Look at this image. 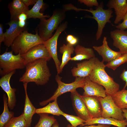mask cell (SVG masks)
I'll return each instance as SVG.
<instances>
[{
    "label": "cell",
    "mask_w": 127,
    "mask_h": 127,
    "mask_svg": "<svg viewBox=\"0 0 127 127\" xmlns=\"http://www.w3.org/2000/svg\"><path fill=\"white\" fill-rule=\"evenodd\" d=\"M111 96L119 107L121 109H127V90L123 89L119 90Z\"/></svg>",
    "instance_id": "cell-27"
},
{
    "label": "cell",
    "mask_w": 127,
    "mask_h": 127,
    "mask_svg": "<svg viewBox=\"0 0 127 127\" xmlns=\"http://www.w3.org/2000/svg\"><path fill=\"white\" fill-rule=\"evenodd\" d=\"M44 5L42 0H37V2L30 10L26 12L27 19L30 18H39L40 19L45 18H49V16L44 15L40 12V11Z\"/></svg>",
    "instance_id": "cell-26"
},
{
    "label": "cell",
    "mask_w": 127,
    "mask_h": 127,
    "mask_svg": "<svg viewBox=\"0 0 127 127\" xmlns=\"http://www.w3.org/2000/svg\"><path fill=\"white\" fill-rule=\"evenodd\" d=\"M106 67L104 62L96 57L94 68L88 76L91 81L104 87L107 95L112 96L119 90L120 86L106 73Z\"/></svg>",
    "instance_id": "cell-2"
},
{
    "label": "cell",
    "mask_w": 127,
    "mask_h": 127,
    "mask_svg": "<svg viewBox=\"0 0 127 127\" xmlns=\"http://www.w3.org/2000/svg\"><path fill=\"white\" fill-rule=\"evenodd\" d=\"M84 92L83 96H96L104 98L106 96L105 90L102 85L91 81L88 76L85 77L83 88Z\"/></svg>",
    "instance_id": "cell-15"
},
{
    "label": "cell",
    "mask_w": 127,
    "mask_h": 127,
    "mask_svg": "<svg viewBox=\"0 0 127 127\" xmlns=\"http://www.w3.org/2000/svg\"><path fill=\"white\" fill-rule=\"evenodd\" d=\"M123 112V115L124 118L126 119V120L127 121V109H122Z\"/></svg>",
    "instance_id": "cell-43"
},
{
    "label": "cell",
    "mask_w": 127,
    "mask_h": 127,
    "mask_svg": "<svg viewBox=\"0 0 127 127\" xmlns=\"http://www.w3.org/2000/svg\"><path fill=\"white\" fill-rule=\"evenodd\" d=\"M5 39V36L3 32V27L2 25L0 24V46L2 42H4Z\"/></svg>",
    "instance_id": "cell-36"
},
{
    "label": "cell",
    "mask_w": 127,
    "mask_h": 127,
    "mask_svg": "<svg viewBox=\"0 0 127 127\" xmlns=\"http://www.w3.org/2000/svg\"><path fill=\"white\" fill-rule=\"evenodd\" d=\"M57 99H55L52 103L49 102L48 105L44 107L36 109V113L50 114L59 116L62 115L64 112L61 110L58 106Z\"/></svg>",
    "instance_id": "cell-25"
},
{
    "label": "cell",
    "mask_w": 127,
    "mask_h": 127,
    "mask_svg": "<svg viewBox=\"0 0 127 127\" xmlns=\"http://www.w3.org/2000/svg\"><path fill=\"white\" fill-rule=\"evenodd\" d=\"M75 36L71 35H69L67 36L66 38V40L68 43H69L73 39Z\"/></svg>",
    "instance_id": "cell-42"
},
{
    "label": "cell",
    "mask_w": 127,
    "mask_h": 127,
    "mask_svg": "<svg viewBox=\"0 0 127 127\" xmlns=\"http://www.w3.org/2000/svg\"><path fill=\"white\" fill-rule=\"evenodd\" d=\"M36 34L29 33L25 29L14 40L11 46L12 50L17 55L20 53L21 55L25 54L31 48L44 42L39 35L37 28Z\"/></svg>",
    "instance_id": "cell-4"
},
{
    "label": "cell",
    "mask_w": 127,
    "mask_h": 127,
    "mask_svg": "<svg viewBox=\"0 0 127 127\" xmlns=\"http://www.w3.org/2000/svg\"><path fill=\"white\" fill-rule=\"evenodd\" d=\"M127 62V53H124L119 57L108 62L105 65L106 67L115 70L121 65Z\"/></svg>",
    "instance_id": "cell-31"
},
{
    "label": "cell",
    "mask_w": 127,
    "mask_h": 127,
    "mask_svg": "<svg viewBox=\"0 0 127 127\" xmlns=\"http://www.w3.org/2000/svg\"><path fill=\"white\" fill-rule=\"evenodd\" d=\"M27 19V16L25 13H21L18 17L19 20L26 21Z\"/></svg>",
    "instance_id": "cell-39"
},
{
    "label": "cell",
    "mask_w": 127,
    "mask_h": 127,
    "mask_svg": "<svg viewBox=\"0 0 127 127\" xmlns=\"http://www.w3.org/2000/svg\"><path fill=\"white\" fill-rule=\"evenodd\" d=\"M8 7L10 14V21L18 20V17L20 14L25 13L29 10L28 7L21 0H13L8 4Z\"/></svg>",
    "instance_id": "cell-21"
},
{
    "label": "cell",
    "mask_w": 127,
    "mask_h": 127,
    "mask_svg": "<svg viewBox=\"0 0 127 127\" xmlns=\"http://www.w3.org/2000/svg\"><path fill=\"white\" fill-rule=\"evenodd\" d=\"M80 3H83L88 7H92L93 6L96 7L99 5V4L96 0H78Z\"/></svg>",
    "instance_id": "cell-33"
},
{
    "label": "cell",
    "mask_w": 127,
    "mask_h": 127,
    "mask_svg": "<svg viewBox=\"0 0 127 127\" xmlns=\"http://www.w3.org/2000/svg\"><path fill=\"white\" fill-rule=\"evenodd\" d=\"M75 48L73 46L68 43L66 44H63L60 47L59 51L62 54V56L61 63L59 68L60 73L62 72L64 66L70 60L71 55L74 52Z\"/></svg>",
    "instance_id": "cell-24"
},
{
    "label": "cell",
    "mask_w": 127,
    "mask_h": 127,
    "mask_svg": "<svg viewBox=\"0 0 127 127\" xmlns=\"http://www.w3.org/2000/svg\"><path fill=\"white\" fill-rule=\"evenodd\" d=\"M103 7V3L101 2L94 10L91 8L89 9L78 8L75 7L73 8V10L77 12L85 11L92 13L93 16L90 17L95 19L98 24V29L95 35L96 38L97 40L101 37L103 29L106 24L107 23H111L110 19L113 16L112 15L113 12L112 9H104Z\"/></svg>",
    "instance_id": "cell-6"
},
{
    "label": "cell",
    "mask_w": 127,
    "mask_h": 127,
    "mask_svg": "<svg viewBox=\"0 0 127 127\" xmlns=\"http://www.w3.org/2000/svg\"><path fill=\"white\" fill-rule=\"evenodd\" d=\"M16 70L2 76L0 79V86L6 93L8 97V106L10 110L13 109L16 105V99L15 92L16 89L12 88L10 85V81L12 75Z\"/></svg>",
    "instance_id": "cell-12"
},
{
    "label": "cell",
    "mask_w": 127,
    "mask_h": 127,
    "mask_svg": "<svg viewBox=\"0 0 127 127\" xmlns=\"http://www.w3.org/2000/svg\"><path fill=\"white\" fill-rule=\"evenodd\" d=\"M66 11L63 8H56L53 11L52 15L48 19L45 18L40 20L38 25L39 35L44 41L53 36V33L56 30L66 17Z\"/></svg>",
    "instance_id": "cell-3"
},
{
    "label": "cell",
    "mask_w": 127,
    "mask_h": 127,
    "mask_svg": "<svg viewBox=\"0 0 127 127\" xmlns=\"http://www.w3.org/2000/svg\"><path fill=\"white\" fill-rule=\"evenodd\" d=\"M26 21L23 20H19L18 24L19 26L21 28H24L26 27Z\"/></svg>",
    "instance_id": "cell-40"
},
{
    "label": "cell",
    "mask_w": 127,
    "mask_h": 127,
    "mask_svg": "<svg viewBox=\"0 0 127 127\" xmlns=\"http://www.w3.org/2000/svg\"><path fill=\"white\" fill-rule=\"evenodd\" d=\"M89 126H85L83 127H110L111 125L102 124H98V125H89ZM67 127H73L71 126L70 124H68L67 126Z\"/></svg>",
    "instance_id": "cell-37"
},
{
    "label": "cell",
    "mask_w": 127,
    "mask_h": 127,
    "mask_svg": "<svg viewBox=\"0 0 127 127\" xmlns=\"http://www.w3.org/2000/svg\"><path fill=\"white\" fill-rule=\"evenodd\" d=\"M95 124L112 125L118 127H127V121L126 119L119 120L111 117L103 118L101 117L86 120L85 123L81 126Z\"/></svg>",
    "instance_id": "cell-20"
},
{
    "label": "cell",
    "mask_w": 127,
    "mask_h": 127,
    "mask_svg": "<svg viewBox=\"0 0 127 127\" xmlns=\"http://www.w3.org/2000/svg\"><path fill=\"white\" fill-rule=\"evenodd\" d=\"M123 22L115 26L116 28L119 29L124 30L127 29V13L125 16Z\"/></svg>",
    "instance_id": "cell-34"
},
{
    "label": "cell",
    "mask_w": 127,
    "mask_h": 127,
    "mask_svg": "<svg viewBox=\"0 0 127 127\" xmlns=\"http://www.w3.org/2000/svg\"><path fill=\"white\" fill-rule=\"evenodd\" d=\"M78 39L77 38L74 37L73 40L68 43L71 45L74 46L77 44L78 42Z\"/></svg>",
    "instance_id": "cell-41"
},
{
    "label": "cell",
    "mask_w": 127,
    "mask_h": 127,
    "mask_svg": "<svg viewBox=\"0 0 127 127\" xmlns=\"http://www.w3.org/2000/svg\"><path fill=\"white\" fill-rule=\"evenodd\" d=\"M47 61L45 59H40L28 63L25 66V72L20 78L19 81L27 83L34 82L38 85L45 84L51 75Z\"/></svg>",
    "instance_id": "cell-1"
},
{
    "label": "cell",
    "mask_w": 127,
    "mask_h": 127,
    "mask_svg": "<svg viewBox=\"0 0 127 127\" xmlns=\"http://www.w3.org/2000/svg\"><path fill=\"white\" fill-rule=\"evenodd\" d=\"M21 56L25 60L26 65L31 62L38 59H45L49 61L52 58L43 43L34 46L25 54Z\"/></svg>",
    "instance_id": "cell-10"
},
{
    "label": "cell",
    "mask_w": 127,
    "mask_h": 127,
    "mask_svg": "<svg viewBox=\"0 0 127 127\" xmlns=\"http://www.w3.org/2000/svg\"><path fill=\"white\" fill-rule=\"evenodd\" d=\"M4 127H28L23 113L19 116L12 117Z\"/></svg>",
    "instance_id": "cell-30"
},
{
    "label": "cell",
    "mask_w": 127,
    "mask_h": 127,
    "mask_svg": "<svg viewBox=\"0 0 127 127\" xmlns=\"http://www.w3.org/2000/svg\"><path fill=\"white\" fill-rule=\"evenodd\" d=\"M62 115L67 119L70 123L71 126L73 127H77L79 125L81 126L86 121V120L78 116L69 115L64 112L63 113Z\"/></svg>",
    "instance_id": "cell-32"
},
{
    "label": "cell",
    "mask_w": 127,
    "mask_h": 127,
    "mask_svg": "<svg viewBox=\"0 0 127 127\" xmlns=\"http://www.w3.org/2000/svg\"></svg>",
    "instance_id": "cell-45"
},
{
    "label": "cell",
    "mask_w": 127,
    "mask_h": 127,
    "mask_svg": "<svg viewBox=\"0 0 127 127\" xmlns=\"http://www.w3.org/2000/svg\"><path fill=\"white\" fill-rule=\"evenodd\" d=\"M67 21L62 23L56 30L54 35L49 39L44 42L43 44L48 51L55 65L57 74H60L59 68L61 63L58 59L57 52L58 40L61 33L67 28Z\"/></svg>",
    "instance_id": "cell-8"
},
{
    "label": "cell",
    "mask_w": 127,
    "mask_h": 127,
    "mask_svg": "<svg viewBox=\"0 0 127 127\" xmlns=\"http://www.w3.org/2000/svg\"><path fill=\"white\" fill-rule=\"evenodd\" d=\"M96 58L95 57L77 64V66L71 70L72 76L84 78L88 76L94 68Z\"/></svg>",
    "instance_id": "cell-14"
},
{
    "label": "cell",
    "mask_w": 127,
    "mask_h": 127,
    "mask_svg": "<svg viewBox=\"0 0 127 127\" xmlns=\"http://www.w3.org/2000/svg\"><path fill=\"white\" fill-rule=\"evenodd\" d=\"M62 78L57 74L56 76L55 80L57 83L58 87L53 95L48 99L39 103L41 106L45 105L51 101L55 99L61 95L67 92H71L76 90L79 88H83L84 85L85 77H75V81L72 82L66 83L62 82Z\"/></svg>",
    "instance_id": "cell-7"
},
{
    "label": "cell",
    "mask_w": 127,
    "mask_h": 127,
    "mask_svg": "<svg viewBox=\"0 0 127 127\" xmlns=\"http://www.w3.org/2000/svg\"><path fill=\"white\" fill-rule=\"evenodd\" d=\"M120 77L123 81L125 82V85L123 88L125 89L127 86V70L124 69L120 74Z\"/></svg>",
    "instance_id": "cell-35"
},
{
    "label": "cell",
    "mask_w": 127,
    "mask_h": 127,
    "mask_svg": "<svg viewBox=\"0 0 127 127\" xmlns=\"http://www.w3.org/2000/svg\"><path fill=\"white\" fill-rule=\"evenodd\" d=\"M113 45L122 54L127 53V31L116 29L110 32Z\"/></svg>",
    "instance_id": "cell-16"
},
{
    "label": "cell",
    "mask_w": 127,
    "mask_h": 127,
    "mask_svg": "<svg viewBox=\"0 0 127 127\" xmlns=\"http://www.w3.org/2000/svg\"><path fill=\"white\" fill-rule=\"evenodd\" d=\"M27 83H24L23 86L25 94V100L24 112V117L27 124L28 127L31 126L32 119L33 115L36 113V109L32 104L29 98L27 92Z\"/></svg>",
    "instance_id": "cell-22"
},
{
    "label": "cell",
    "mask_w": 127,
    "mask_h": 127,
    "mask_svg": "<svg viewBox=\"0 0 127 127\" xmlns=\"http://www.w3.org/2000/svg\"><path fill=\"white\" fill-rule=\"evenodd\" d=\"M75 54L74 57H71V61H80L84 60H89L95 57L93 49L90 48H85L79 44H77L75 48Z\"/></svg>",
    "instance_id": "cell-23"
},
{
    "label": "cell",
    "mask_w": 127,
    "mask_h": 127,
    "mask_svg": "<svg viewBox=\"0 0 127 127\" xmlns=\"http://www.w3.org/2000/svg\"><path fill=\"white\" fill-rule=\"evenodd\" d=\"M93 48L101 56L103 62H109L119 57L122 54L120 52L115 51L109 47L105 36L103 38L102 45L94 46Z\"/></svg>",
    "instance_id": "cell-13"
},
{
    "label": "cell",
    "mask_w": 127,
    "mask_h": 127,
    "mask_svg": "<svg viewBox=\"0 0 127 127\" xmlns=\"http://www.w3.org/2000/svg\"><path fill=\"white\" fill-rule=\"evenodd\" d=\"M39 120L34 127H52L56 120L53 116H49L48 114L40 113Z\"/></svg>",
    "instance_id": "cell-29"
},
{
    "label": "cell",
    "mask_w": 127,
    "mask_h": 127,
    "mask_svg": "<svg viewBox=\"0 0 127 127\" xmlns=\"http://www.w3.org/2000/svg\"><path fill=\"white\" fill-rule=\"evenodd\" d=\"M98 97L102 107L101 117H111L119 120L124 119L122 109L116 105L111 96Z\"/></svg>",
    "instance_id": "cell-9"
},
{
    "label": "cell",
    "mask_w": 127,
    "mask_h": 127,
    "mask_svg": "<svg viewBox=\"0 0 127 127\" xmlns=\"http://www.w3.org/2000/svg\"><path fill=\"white\" fill-rule=\"evenodd\" d=\"M27 6L35 4L37 0H21Z\"/></svg>",
    "instance_id": "cell-38"
},
{
    "label": "cell",
    "mask_w": 127,
    "mask_h": 127,
    "mask_svg": "<svg viewBox=\"0 0 127 127\" xmlns=\"http://www.w3.org/2000/svg\"><path fill=\"white\" fill-rule=\"evenodd\" d=\"M71 93L72 106L78 116L85 120L92 118L87 109L82 95L76 90Z\"/></svg>",
    "instance_id": "cell-11"
},
{
    "label": "cell",
    "mask_w": 127,
    "mask_h": 127,
    "mask_svg": "<svg viewBox=\"0 0 127 127\" xmlns=\"http://www.w3.org/2000/svg\"><path fill=\"white\" fill-rule=\"evenodd\" d=\"M82 96L87 109L93 118L101 117L102 108L98 97Z\"/></svg>",
    "instance_id": "cell-17"
},
{
    "label": "cell",
    "mask_w": 127,
    "mask_h": 127,
    "mask_svg": "<svg viewBox=\"0 0 127 127\" xmlns=\"http://www.w3.org/2000/svg\"><path fill=\"white\" fill-rule=\"evenodd\" d=\"M18 20L10 21L7 24L9 26L8 29L4 33L5 39L4 42V45L9 47L11 46L15 39L22 32L26 29L20 27L18 24Z\"/></svg>",
    "instance_id": "cell-18"
},
{
    "label": "cell",
    "mask_w": 127,
    "mask_h": 127,
    "mask_svg": "<svg viewBox=\"0 0 127 127\" xmlns=\"http://www.w3.org/2000/svg\"><path fill=\"white\" fill-rule=\"evenodd\" d=\"M59 124L57 121H56L53 124L52 127H59Z\"/></svg>",
    "instance_id": "cell-44"
},
{
    "label": "cell",
    "mask_w": 127,
    "mask_h": 127,
    "mask_svg": "<svg viewBox=\"0 0 127 127\" xmlns=\"http://www.w3.org/2000/svg\"><path fill=\"white\" fill-rule=\"evenodd\" d=\"M108 8L114 9L116 15L114 23L117 24L123 20L127 13L126 0H110L107 4Z\"/></svg>",
    "instance_id": "cell-19"
},
{
    "label": "cell",
    "mask_w": 127,
    "mask_h": 127,
    "mask_svg": "<svg viewBox=\"0 0 127 127\" xmlns=\"http://www.w3.org/2000/svg\"><path fill=\"white\" fill-rule=\"evenodd\" d=\"M4 108L3 112L0 115V127H4L8 121L14 117V113L9 111L8 108V99L6 94H4L3 96Z\"/></svg>",
    "instance_id": "cell-28"
},
{
    "label": "cell",
    "mask_w": 127,
    "mask_h": 127,
    "mask_svg": "<svg viewBox=\"0 0 127 127\" xmlns=\"http://www.w3.org/2000/svg\"><path fill=\"white\" fill-rule=\"evenodd\" d=\"M13 51H7L0 55V75L3 76L16 69H22L25 67V61L20 53L16 55Z\"/></svg>",
    "instance_id": "cell-5"
}]
</instances>
